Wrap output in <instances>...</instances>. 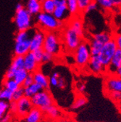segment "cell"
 Returning <instances> with one entry per match:
<instances>
[{
  "label": "cell",
  "mask_w": 121,
  "mask_h": 122,
  "mask_svg": "<svg viewBox=\"0 0 121 122\" xmlns=\"http://www.w3.org/2000/svg\"><path fill=\"white\" fill-rule=\"evenodd\" d=\"M73 54L75 65L80 68L86 67L92 57L89 43L83 41L77 49L73 52Z\"/></svg>",
  "instance_id": "1"
},
{
  "label": "cell",
  "mask_w": 121,
  "mask_h": 122,
  "mask_svg": "<svg viewBox=\"0 0 121 122\" xmlns=\"http://www.w3.org/2000/svg\"><path fill=\"white\" fill-rule=\"evenodd\" d=\"M34 107L44 112L49 106L54 104V100L48 89H42L31 98Z\"/></svg>",
  "instance_id": "2"
},
{
  "label": "cell",
  "mask_w": 121,
  "mask_h": 122,
  "mask_svg": "<svg viewBox=\"0 0 121 122\" xmlns=\"http://www.w3.org/2000/svg\"><path fill=\"white\" fill-rule=\"evenodd\" d=\"M38 24L44 30H48V32L61 28L63 25V21L57 20L52 14H48L41 12L36 15Z\"/></svg>",
  "instance_id": "3"
},
{
  "label": "cell",
  "mask_w": 121,
  "mask_h": 122,
  "mask_svg": "<svg viewBox=\"0 0 121 122\" xmlns=\"http://www.w3.org/2000/svg\"><path fill=\"white\" fill-rule=\"evenodd\" d=\"M83 37L75 32L68 25L65 28L63 33V41L65 47L68 52H73L81 44Z\"/></svg>",
  "instance_id": "4"
},
{
  "label": "cell",
  "mask_w": 121,
  "mask_h": 122,
  "mask_svg": "<svg viewBox=\"0 0 121 122\" xmlns=\"http://www.w3.org/2000/svg\"><path fill=\"white\" fill-rule=\"evenodd\" d=\"M42 49L44 52H48L53 56H56L59 54L61 50V44L57 35L55 33L52 31L46 33Z\"/></svg>",
  "instance_id": "5"
},
{
  "label": "cell",
  "mask_w": 121,
  "mask_h": 122,
  "mask_svg": "<svg viewBox=\"0 0 121 122\" xmlns=\"http://www.w3.org/2000/svg\"><path fill=\"white\" fill-rule=\"evenodd\" d=\"M14 23L15 24L18 31L28 30L31 29L32 25V15L24 7L15 12Z\"/></svg>",
  "instance_id": "6"
},
{
  "label": "cell",
  "mask_w": 121,
  "mask_h": 122,
  "mask_svg": "<svg viewBox=\"0 0 121 122\" xmlns=\"http://www.w3.org/2000/svg\"><path fill=\"white\" fill-rule=\"evenodd\" d=\"M117 50V46L113 39L110 40V41L107 42L103 45L98 57L100 62L104 68H107V67L109 66L110 61Z\"/></svg>",
  "instance_id": "7"
},
{
  "label": "cell",
  "mask_w": 121,
  "mask_h": 122,
  "mask_svg": "<svg viewBox=\"0 0 121 122\" xmlns=\"http://www.w3.org/2000/svg\"><path fill=\"white\" fill-rule=\"evenodd\" d=\"M104 89L106 93L111 92L121 93V77L115 74H108L104 81Z\"/></svg>",
  "instance_id": "8"
},
{
  "label": "cell",
  "mask_w": 121,
  "mask_h": 122,
  "mask_svg": "<svg viewBox=\"0 0 121 122\" xmlns=\"http://www.w3.org/2000/svg\"><path fill=\"white\" fill-rule=\"evenodd\" d=\"M33 107L31 100L24 96L16 102L15 114L20 118H25L30 111L33 108Z\"/></svg>",
  "instance_id": "9"
},
{
  "label": "cell",
  "mask_w": 121,
  "mask_h": 122,
  "mask_svg": "<svg viewBox=\"0 0 121 122\" xmlns=\"http://www.w3.org/2000/svg\"><path fill=\"white\" fill-rule=\"evenodd\" d=\"M23 68H24V57L15 55L10 68L5 73V79H13L15 72Z\"/></svg>",
  "instance_id": "10"
},
{
  "label": "cell",
  "mask_w": 121,
  "mask_h": 122,
  "mask_svg": "<svg viewBox=\"0 0 121 122\" xmlns=\"http://www.w3.org/2000/svg\"><path fill=\"white\" fill-rule=\"evenodd\" d=\"M45 35L42 30H36L31 38V52H34L43 48Z\"/></svg>",
  "instance_id": "11"
},
{
  "label": "cell",
  "mask_w": 121,
  "mask_h": 122,
  "mask_svg": "<svg viewBox=\"0 0 121 122\" xmlns=\"http://www.w3.org/2000/svg\"><path fill=\"white\" fill-rule=\"evenodd\" d=\"M39 66L40 64L38 63L32 52H29L24 56V68L29 73H34L39 70Z\"/></svg>",
  "instance_id": "12"
},
{
  "label": "cell",
  "mask_w": 121,
  "mask_h": 122,
  "mask_svg": "<svg viewBox=\"0 0 121 122\" xmlns=\"http://www.w3.org/2000/svg\"><path fill=\"white\" fill-rule=\"evenodd\" d=\"M87 67L90 72L95 75H99L106 73V68H104L98 56H92Z\"/></svg>",
  "instance_id": "13"
},
{
  "label": "cell",
  "mask_w": 121,
  "mask_h": 122,
  "mask_svg": "<svg viewBox=\"0 0 121 122\" xmlns=\"http://www.w3.org/2000/svg\"><path fill=\"white\" fill-rule=\"evenodd\" d=\"M121 66V50H117L114 54L109 66L106 68V73L110 75H115Z\"/></svg>",
  "instance_id": "14"
},
{
  "label": "cell",
  "mask_w": 121,
  "mask_h": 122,
  "mask_svg": "<svg viewBox=\"0 0 121 122\" xmlns=\"http://www.w3.org/2000/svg\"><path fill=\"white\" fill-rule=\"evenodd\" d=\"M29 52H31V39L22 41H18L15 44L14 54L15 56L24 57Z\"/></svg>",
  "instance_id": "15"
},
{
  "label": "cell",
  "mask_w": 121,
  "mask_h": 122,
  "mask_svg": "<svg viewBox=\"0 0 121 122\" xmlns=\"http://www.w3.org/2000/svg\"><path fill=\"white\" fill-rule=\"evenodd\" d=\"M53 16L58 20L64 21L68 20L71 16L68 12L66 5H59L55 7V9L52 13Z\"/></svg>",
  "instance_id": "16"
},
{
  "label": "cell",
  "mask_w": 121,
  "mask_h": 122,
  "mask_svg": "<svg viewBox=\"0 0 121 122\" xmlns=\"http://www.w3.org/2000/svg\"><path fill=\"white\" fill-rule=\"evenodd\" d=\"M34 83L40 85L43 89H49V80L47 76L39 69L32 73Z\"/></svg>",
  "instance_id": "17"
},
{
  "label": "cell",
  "mask_w": 121,
  "mask_h": 122,
  "mask_svg": "<svg viewBox=\"0 0 121 122\" xmlns=\"http://www.w3.org/2000/svg\"><path fill=\"white\" fill-rule=\"evenodd\" d=\"M44 114L42 111L33 107L24 118L25 122H41L44 118Z\"/></svg>",
  "instance_id": "18"
},
{
  "label": "cell",
  "mask_w": 121,
  "mask_h": 122,
  "mask_svg": "<svg viewBox=\"0 0 121 122\" xmlns=\"http://www.w3.org/2000/svg\"><path fill=\"white\" fill-rule=\"evenodd\" d=\"M44 113L47 116V117L49 119L54 121L60 118H62L63 114V111L59 108V107H58L55 104L49 106V108L44 112Z\"/></svg>",
  "instance_id": "19"
},
{
  "label": "cell",
  "mask_w": 121,
  "mask_h": 122,
  "mask_svg": "<svg viewBox=\"0 0 121 122\" xmlns=\"http://www.w3.org/2000/svg\"><path fill=\"white\" fill-rule=\"evenodd\" d=\"M25 8L32 16L37 15L41 12V0H28Z\"/></svg>",
  "instance_id": "20"
},
{
  "label": "cell",
  "mask_w": 121,
  "mask_h": 122,
  "mask_svg": "<svg viewBox=\"0 0 121 122\" xmlns=\"http://www.w3.org/2000/svg\"><path fill=\"white\" fill-rule=\"evenodd\" d=\"M68 25L73 29L75 32H77L81 36L83 37V25L81 20L79 18L74 16L70 20Z\"/></svg>",
  "instance_id": "21"
},
{
  "label": "cell",
  "mask_w": 121,
  "mask_h": 122,
  "mask_svg": "<svg viewBox=\"0 0 121 122\" xmlns=\"http://www.w3.org/2000/svg\"><path fill=\"white\" fill-rule=\"evenodd\" d=\"M42 89H43L40 85H39L36 83H34L31 85L24 88V96L31 99V97H33L35 95H36Z\"/></svg>",
  "instance_id": "22"
},
{
  "label": "cell",
  "mask_w": 121,
  "mask_h": 122,
  "mask_svg": "<svg viewBox=\"0 0 121 122\" xmlns=\"http://www.w3.org/2000/svg\"><path fill=\"white\" fill-rule=\"evenodd\" d=\"M92 38L98 41L99 42L102 43V44H104L107 42L110 41V40H112V38H113V36L110 33H109V32L102 31V32H99V33L95 34L94 35H93Z\"/></svg>",
  "instance_id": "23"
},
{
  "label": "cell",
  "mask_w": 121,
  "mask_h": 122,
  "mask_svg": "<svg viewBox=\"0 0 121 122\" xmlns=\"http://www.w3.org/2000/svg\"><path fill=\"white\" fill-rule=\"evenodd\" d=\"M54 0H41V12L52 14L55 9Z\"/></svg>",
  "instance_id": "24"
},
{
  "label": "cell",
  "mask_w": 121,
  "mask_h": 122,
  "mask_svg": "<svg viewBox=\"0 0 121 122\" xmlns=\"http://www.w3.org/2000/svg\"><path fill=\"white\" fill-rule=\"evenodd\" d=\"M103 45L102 43L99 42L98 41L94 39L93 38L89 42V47H90V50H91V54L92 56H98Z\"/></svg>",
  "instance_id": "25"
},
{
  "label": "cell",
  "mask_w": 121,
  "mask_h": 122,
  "mask_svg": "<svg viewBox=\"0 0 121 122\" xmlns=\"http://www.w3.org/2000/svg\"><path fill=\"white\" fill-rule=\"evenodd\" d=\"M66 5L71 16H76L80 11L77 0H66Z\"/></svg>",
  "instance_id": "26"
},
{
  "label": "cell",
  "mask_w": 121,
  "mask_h": 122,
  "mask_svg": "<svg viewBox=\"0 0 121 122\" xmlns=\"http://www.w3.org/2000/svg\"><path fill=\"white\" fill-rule=\"evenodd\" d=\"M87 103V99L83 96V95H79L77 97H75V99L74 100V101L73 102V103L71 104V109L76 111L78 109H81V108H83V106L86 105V104Z\"/></svg>",
  "instance_id": "27"
},
{
  "label": "cell",
  "mask_w": 121,
  "mask_h": 122,
  "mask_svg": "<svg viewBox=\"0 0 121 122\" xmlns=\"http://www.w3.org/2000/svg\"><path fill=\"white\" fill-rule=\"evenodd\" d=\"M28 74H29V73L25 68L20 69V70L17 71L15 72V73L13 79L20 86H22L25 79H26Z\"/></svg>",
  "instance_id": "28"
},
{
  "label": "cell",
  "mask_w": 121,
  "mask_h": 122,
  "mask_svg": "<svg viewBox=\"0 0 121 122\" xmlns=\"http://www.w3.org/2000/svg\"><path fill=\"white\" fill-rule=\"evenodd\" d=\"M3 87L13 93L15 91L20 88V86L14 79H5L3 81Z\"/></svg>",
  "instance_id": "29"
},
{
  "label": "cell",
  "mask_w": 121,
  "mask_h": 122,
  "mask_svg": "<svg viewBox=\"0 0 121 122\" xmlns=\"http://www.w3.org/2000/svg\"><path fill=\"white\" fill-rule=\"evenodd\" d=\"M68 79L65 77V76H63L61 73H59L57 84L55 89H59V90H65L68 88Z\"/></svg>",
  "instance_id": "30"
},
{
  "label": "cell",
  "mask_w": 121,
  "mask_h": 122,
  "mask_svg": "<svg viewBox=\"0 0 121 122\" xmlns=\"http://www.w3.org/2000/svg\"><path fill=\"white\" fill-rule=\"evenodd\" d=\"M0 100L10 102L12 101V92L5 88L0 89Z\"/></svg>",
  "instance_id": "31"
},
{
  "label": "cell",
  "mask_w": 121,
  "mask_h": 122,
  "mask_svg": "<svg viewBox=\"0 0 121 122\" xmlns=\"http://www.w3.org/2000/svg\"><path fill=\"white\" fill-rule=\"evenodd\" d=\"M30 31H31V29L28 30H20V31H18L15 36V42L22 41L31 39V36H30V34H31Z\"/></svg>",
  "instance_id": "32"
},
{
  "label": "cell",
  "mask_w": 121,
  "mask_h": 122,
  "mask_svg": "<svg viewBox=\"0 0 121 122\" xmlns=\"http://www.w3.org/2000/svg\"><path fill=\"white\" fill-rule=\"evenodd\" d=\"M10 110V103L6 101L0 100V120L5 116Z\"/></svg>",
  "instance_id": "33"
},
{
  "label": "cell",
  "mask_w": 121,
  "mask_h": 122,
  "mask_svg": "<svg viewBox=\"0 0 121 122\" xmlns=\"http://www.w3.org/2000/svg\"><path fill=\"white\" fill-rule=\"evenodd\" d=\"M23 97H24V88L20 86L12 93V101L17 102Z\"/></svg>",
  "instance_id": "34"
},
{
  "label": "cell",
  "mask_w": 121,
  "mask_h": 122,
  "mask_svg": "<svg viewBox=\"0 0 121 122\" xmlns=\"http://www.w3.org/2000/svg\"><path fill=\"white\" fill-rule=\"evenodd\" d=\"M94 1L96 2L98 5L106 10H110L113 7L110 0H94Z\"/></svg>",
  "instance_id": "35"
},
{
  "label": "cell",
  "mask_w": 121,
  "mask_h": 122,
  "mask_svg": "<svg viewBox=\"0 0 121 122\" xmlns=\"http://www.w3.org/2000/svg\"><path fill=\"white\" fill-rule=\"evenodd\" d=\"M93 0H77L79 10L81 12H84L88 5L92 2Z\"/></svg>",
  "instance_id": "36"
},
{
  "label": "cell",
  "mask_w": 121,
  "mask_h": 122,
  "mask_svg": "<svg viewBox=\"0 0 121 122\" xmlns=\"http://www.w3.org/2000/svg\"><path fill=\"white\" fill-rule=\"evenodd\" d=\"M106 94H107L109 97L113 100L114 102H118V101L120 100L121 98V93L120 92H107V93H106Z\"/></svg>",
  "instance_id": "37"
},
{
  "label": "cell",
  "mask_w": 121,
  "mask_h": 122,
  "mask_svg": "<svg viewBox=\"0 0 121 122\" xmlns=\"http://www.w3.org/2000/svg\"><path fill=\"white\" fill-rule=\"evenodd\" d=\"M34 83V80L33 75H32V73H29L28 75V76L26 77V79H25V81H24L22 86L23 88H25V87H27V86H28L30 85H31Z\"/></svg>",
  "instance_id": "38"
},
{
  "label": "cell",
  "mask_w": 121,
  "mask_h": 122,
  "mask_svg": "<svg viewBox=\"0 0 121 122\" xmlns=\"http://www.w3.org/2000/svg\"><path fill=\"white\" fill-rule=\"evenodd\" d=\"M97 7H98V5L97 4L96 2H94L93 0V1L88 5V7L85 10L84 12L85 13H88V12H93V11L96 10L97 9Z\"/></svg>",
  "instance_id": "39"
},
{
  "label": "cell",
  "mask_w": 121,
  "mask_h": 122,
  "mask_svg": "<svg viewBox=\"0 0 121 122\" xmlns=\"http://www.w3.org/2000/svg\"><path fill=\"white\" fill-rule=\"evenodd\" d=\"M54 56L48 52H44L43 57H42V60H41V63H49L50 61L52 60Z\"/></svg>",
  "instance_id": "40"
},
{
  "label": "cell",
  "mask_w": 121,
  "mask_h": 122,
  "mask_svg": "<svg viewBox=\"0 0 121 122\" xmlns=\"http://www.w3.org/2000/svg\"><path fill=\"white\" fill-rule=\"evenodd\" d=\"M112 39L114 40V41L117 46V50H121V33L115 34V36H113Z\"/></svg>",
  "instance_id": "41"
},
{
  "label": "cell",
  "mask_w": 121,
  "mask_h": 122,
  "mask_svg": "<svg viewBox=\"0 0 121 122\" xmlns=\"http://www.w3.org/2000/svg\"><path fill=\"white\" fill-rule=\"evenodd\" d=\"M36 59V60L38 61V63L39 64L41 63V60H42V57H43V54H44V50L43 49L41 50H36V51H34V52H32Z\"/></svg>",
  "instance_id": "42"
},
{
  "label": "cell",
  "mask_w": 121,
  "mask_h": 122,
  "mask_svg": "<svg viewBox=\"0 0 121 122\" xmlns=\"http://www.w3.org/2000/svg\"><path fill=\"white\" fill-rule=\"evenodd\" d=\"M76 88L78 90V92H80V94H83L84 92L86 91V86L82 82H79L78 84H77L76 85Z\"/></svg>",
  "instance_id": "43"
},
{
  "label": "cell",
  "mask_w": 121,
  "mask_h": 122,
  "mask_svg": "<svg viewBox=\"0 0 121 122\" xmlns=\"http://www.w3.org/2000/svg\"><path fill=\"white\" fill-rule=\"evenodd\" d=\"M10 111L12 113L15 114V113H16V102L12 101L10 102Z\"/></svg>",
  "instance_id": "44"
},
{
  "label": "cell",
  "mask_w": 121,
  "mask_h": 122,
  "mask_svg": "<svg viewBox=\"0 0 121 122\" xmlns=\"http://www.w3.org/2000/svg\"><path fill=\"white\" fill-rule=\"evenodd\" d=\"M11 120H12V115L7 113L5 116L2 117L1 120H0V122H10Z\"/></svg>",
  "instance_id": "45"
},
{
  "label": "cell",
  "mask_w": 121,
  "mask_h": 122,
  "mask_svg": "<svg viewBox=\"0 0 121 122\" xmlns=\"http://www.w3.org/2000/svg\"><path fill=\"white\" fill-rule=\"evenodd\" d=\"M54 122H73L71 119L68 118H64V117H62L60 118L56 121H54Z\"/></svg>",
  "instance_id": "46"
},
{
  "label": "cell",
  "mask_w": 121,
  "mask_h": 122,
  "mask_svg": "<svg viewBox=\"0 0 121 122\" xmlns=\"http://www.w3.org/2000/svg\"><path fill=\"white\" fill-rule=\"evenodd\" d=\"M110 2L112 4L113 7H115V6L118 7V6L121 5V1H120V0H110Z\"/></svg>",
  "instance_id": "47"
},
{
  "label": "cell",
  "mask_w": 121,
  "mask_h": 122,
  "mask_svg": "<svg viewBox=\"0 0 121 122\" xmlns=\"http://www.w3.org/2000/svg\"><path fill=\"white\" fill-rule=\"evenodd\" d=\"M24 8V6L22 3H18L16 7H15V11H18V10H20L21 9Z\"/></svg>",
  "instance_id": "48"
},
{
  "label": "cell",
  "mask_w": 121,
  "mask_h": 122,
  "mask_svg": "<svg viewBox=\"0 0 121 122\" xmlns=\"http://www.w3.org/2000/svg\"><path fill=\"white\" fill-rule=\"evenodd\" d=\"M115 75H117V76H120V77H121V66L118 68V70L117 71V72H116Z\"/></svg>",
  "instance_id": "49"
},
{
  "label": "cell",
  "mask_w": 121,
  "mask_h": 122,
  "mask_svg": "<svg viewBox=\"0 0 121 122\" xmlns=\"http://www.w3.org/2000/svg\"><path fill=\"white\" fill-rule=\"evenodd\" d=\"M117 105H118V106H119V108L121 109V98H120V100L118 101V102H117Z\"/></svg>",
  "instance_id": "50"
},
{
  "label": "cell",
  "mask_w": 121,
  "mask_h": 122,
  "mask_svg": "<svg viewBox=\"0 0 121 122\" xmlns=\"http://www.w3.org/2000/svg\"><path fill=\"white\" fill-rule=\"evenodd\" d=\"M41 122H49L48 121H42Z\"/></svg>",
  "instance_id": "51"
},
{
  "label": "cell",
  "mask_w": 121,
  "mask_h": 122,
  "mask_svg": "<svg viewBox=\"0 0 121 122\" xmlns=\"http://www.w3.org/2000/svg\"><path fill=\"white\" fill-rule=\"evenodd\" d=\"M120 1H121V0H120Z\"/></svg>",
  "instance_id": "52"
}]
</instances>
